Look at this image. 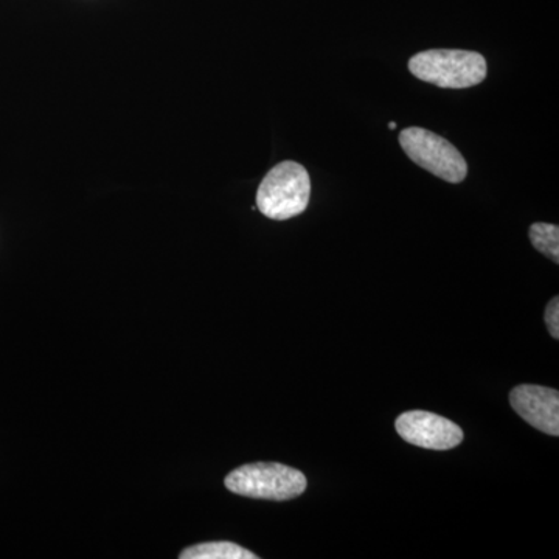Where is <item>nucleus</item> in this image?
Wrapping results in <instances>:
<instances>
[{
  "label": "nucleus",
  "instance_id": "obj_1",
  "mask_svg": "<svg viewBox=\"0 0 559 559\" xmlns=\"http://www.w3.org/2000/svg\"><path fill=\"white\" fill-rule=\"evenodd\" d=\"M409 70L415 79L443 90H466L487 79V60L477 51L426 50L411 58Z\"/></svg>",
  "mask_w": 559,
  "mask_h": 559
},
{
  "label": "nucleus",
  "instance_id": "obj_2",
  "mask_svg": "<svg viewBox=\"0 0 559 559\" xmlns=\"http://www.w3.org/2000/svg\"><path fill=\"white\" fill-rule=\"evenodd\" d=\"M310 197V175L304 165L286 160L275 165L261 180L257 193V209L266 218L285 221L304 213Z\"/></svg>",
  "mask_w": 559,
  "mask_h": 559
},
{
  "label": "nucleus",
  "instance_id": "obj_3",
  "mask_svg": "<svg viewBox=\"0 0 559 559\" xmlns=\"http://www.w3.org/2000/svg\"><path fill=\"white\" fill-rule=\"evenodd\" d=\"M308 487L301 471L282 463H250L231 471L226 488L234 495L250 499L290 500L304 495Z\"/></svg>",
  "mask_w": 559,
  "mask_h": 559
},
{
  "label": "nucleus",
  "instance_id": "obj_4",
  "mask_svg": "<svg viewBox=\"0 0 559 559\" xmlns=\"http://www.w3.org/2000/svg\"><path fill=\"white\" fill-rule=\"evenodd\" d=\"M400 145L418 167L447 182H462L468 175V164L462 153L436 132L425 128H407L401 131Z\"/></svg>",
  "mask_w": 559,
  "mask_h": 559
},
{
  "label": "nucleus",
  "instance_id": "obj_5",
  "mask_svg": "<svg viewBox=\"0 0 559 559\" xmlns=\"http://www.w3.org/2000/svg\"><path fill=\"white\" fill-rule=\"evenodd\" d=\"M401 439L432 451L454 450L463 441V430L451 419L425 411L400 415L395 421Z\"/></svg>",
  "mask_w": 559,
  "mask_h": 559
},
{
  "label": "nucleus",
  "instance_id": "obj_6",
  "mask_svg": "<svg viewBox=\"0 0 559 559\" xmlns=\"http://www.w3.org/2000/svg\"><path fill=\"white\" fill-rule=\"evenodd\" d=\"M514 412L533 428L549 436H559V393L543 385L522 384L511 390Z\"/></svg>",
  "mask_w": 559,
  "mask_h": 559
},
{
  "label": "nucleus",
  "instance_id": "obj_7",
  "mask_svg": "<svg viewBox=\"0 0 559 559\" xmlns=\"http://www.w3.org/2000/svg\"><path fill=\"white\" fill-rule=\"evenodd\" d=\"M180 559H257L255 554L242 549L238 544L229 540H219V543H204L198 546L189 547L180 554Z\"/></svg>",
  "mask_w": 559,
  "mask_h": 559
},
{
  "label": "nucleus",
  "instance_id": "obj_8",
  "mask_svg": "<svg viewBox=\"0 0 559 559\" xmlns=\"http://www.w3.org/2000/svg\"><path fill=\"white\" fill-rule=\"evenodd\" d=\"M530 240L544 255L559 263V227L555 224L535 223L530 227Z\"/></svg>",
  "mask_w": 559,
  "mask_h": 559
},
{
  "label": "nucleus",
  "instance_id": "obj_9",
  "mask_svg": "<svg viewBox=\"0 0 559 559\" xmlns=\"http://www.w3.org/2000/svg\"><path fill=\"white\" fill-rule=\"evenodd\" d=\"M546 323L549 329L550 336L554 340H559V299L554 297L550 304L547 305Z\"/></svg>",
  "mask_w": 559,
  "mask_h": 559
},
{
  "label": "nucleus",
  "instance_id": "obj_10",
  "mask_svg": "<svg viewBox=\"0 0 559 559\" xmlns=\"http://www.w3.org/2000/svg\"><path fill=\"white\" fill-rule=\"evenodd\" d=\"M395 128H396V123H395V121H390V123H389V130H392V131H393V130H395Z\"/></svg>",
  "mask_w": 559,
  "mask_h": 559
}]
</instances>
